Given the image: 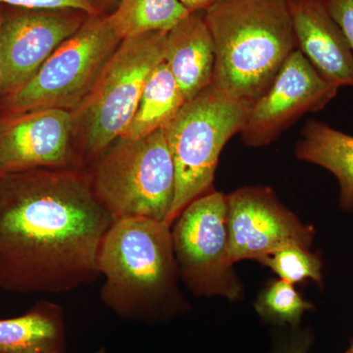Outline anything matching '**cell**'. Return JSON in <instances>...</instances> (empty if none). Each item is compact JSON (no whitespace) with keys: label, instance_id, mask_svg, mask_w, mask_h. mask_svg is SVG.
I'll list each match as a JSON object with an SVG mask.
<instances>
[{"label":"cell","instance_id":"cell-16","mask_svg":"<svg viewBox=\"0 0 353 353\" xmlns=\"http://www.w3.org/2000/svg\"><path fill=\"white\" fill-rule=\"evenodd\" d=\"M63 309L39 301L24 315L0 320V353H64Z\"/></svg>","mask_w":353,"mask_h":353},{"label":"cell","instance_id":"cell-7","mask_svg":"<svg viewBox=\"0 0 353 353\" xmlns=\"http://www.w3.org/2000/svg\"><path fill=\"white\" fill-rule=\"evenodd\" d=\"M123 39L108 16H88L24 87L0 97V117L44 109L73 112L90 94Z\"/></svg>","mask_w":353,"mask_h":353},{"label":"cell","instance_id":"cell-1","mask_svg":"<svg viewBox=\"0 0 353 353\" xmlns=\"http://www.w3.org/2000/svg\"><path fill=\"white\" fill-rule=\"evenodd\" d=\"M113 222L88 169L0 175V288L61 294L92 284Z\"/></svg>","mask_w":353,"mask_h":353},{"label":"cell","instance_id":"cell-2","mask_svg":"<svg viewBox=\"0 0 353 353\" xmlns=\"http://www.w3.org/2000/svg\"><path fill=\"white\" fill-rule=\"evenodd\" d=\"M97 267L104 277L102 303L122 319L159 321L189 308L178 288L180 273L167 223L114 221L102 240Z\"/></svg>","mask_w":353,"mask_h":353},{"label":"cell","instance_id":"cell-21","mask_svg":"<svg viewBox=\"0 0 353 353\" xmlns=\"http://www.w3.org/2000/svg\"><path fill=\"white\" fill-rule=\"evenodd\" d=\"M119 0H0V6L41 10H77L88 16L111 15Z\"/></svg>","mask_w":353,"mask_h":353},{"label":"cell","instance_id":"cell-27","mask_svg":"<svg viewBox=\"0 0 353 353\" xmlns=\"http://www.w3.org/2000/svg\"><path fill=\"white\" fill-rule=\"evenodd\" d=\"M94 353H108V350H105V348H101V350H97V352H95Z\"/></svg>","mask_w":353,"mask_h":353},{"label":"cell","instance_id":"cell-15","mask_svg":"<svg viewBox=\"0 0 353 353\" xmlns=\"http://www.w3.org/2000/svg\"><path fill=\"white\" fill-rule=\"evenodd\" d=\"M297 159L318 165L333 174L340 185V208L353 210V137L319 121L310 120L301 130L296 146Z\"/></svg>","mask_w":353,"mask_h":353},{"label":"cell","instance_id":"cell-18","mask_svg":"<svg viewBox=\"0 0 353 353\" xmlns=\"http://www.w3.org/2000/svg\"><path fill=\"white\" fill-rule=\"evenodd\" d=\"M189 11L179 0H119L108 21L123 39L150 32H168Z\"/></svg>","mask_w":353,"mask_h":353},{"label":"cell","instance_id":"cell-25","mask_svg":"<svg viewBox=\"0 0 353 353\" xmlns=\"http://www.w3.org/2000/svg\"><path fill=\"white\" fill-rule=\"evenodd\" d=\"M2 12H3V6H0V27H1ZM0 83H1V51H0Z\"/></svg>","mask_w":353,"mask_h":353},{"label":"cell","instance_id":"cell-5","mask_svg":"<svg viewBox=\"0 0 353 353\" xmlns=\"http://www.w3.org/2000/svg\"><path fill=\"white\" fill-rule=\"evenodd\" d=\"M87 169L95 196L113 221L146 218L168 224L176 173L163 129L116 139Z\"/></svg>","mask_w":353,"mask_h":353},{"label":"cell","instance_id":"cell-9","mask_svg":"<svg viewBox=\"0 0 353 353\" xmlns=\"http://www.w3.org/2000/svg\"><path fill=\"white\" fill-rule=\"evenodd\" d=\"M230 255L234 263L256 260L287 245L311 248L315 239L312 225L304 224L273 190L252 185L226 196Z\"/></svg>","mask_w":353,"mask_h":353},{"label":"cell","instance_id":"cell-24","mask_svg":"<svg viewBox=\"0 0 353 353\" xmlns=\"http://www.w3.org/2000/svg\"><path fill=\"white\" fill-rule=\"evenodd\" d=\"M179 1L190 13H192L205 12L222 0H179Z\"/></svg>","mask_w":353,"mask_h":353},{"label":"cell","instance_id":"cell-20","mask_svg":"<svg viewBox=\"0 0 353 353\" xmlns=\"http://www.w3.org/2000/svg\"><path fill=\"white\" fill-rule=\"evenodd\" d=\"M279 279L292 285L309 281L323 285V260L320 252L301 245H287L260 260Z\"/></svg>","mask_w":353,"mask_h":353},{"label":"cell","instance_id":"cell-17","mask_svg":"<svg viewBox=\"0 0 353 353\" xmlns=\"http://www.w3.org/2000/svg\"><path fill=\"white\" fill-rule=\"evenodd\" d=\"M185 102L170 69L162 60L148 77L131 124L121 138H141L162 129Z\"/></svg>","mask_w":353,"mask_h":353},{"label":"cell","instance_id":"cell-14","mask_svg":"<svg viewBox=\"0 0 353 353\" xmlns=\"http://www.w3.org/2000/svg\"><path fill=\"white\" fill-rule=\"evenodd\" d=\"M163 61L187 101L212 83L214 43L204 12L188 14L167 32Z\"/></svg>","mask_w":353,"mask_h":353},{"label":"cell","instance_id":"cell-11","mask_svg":"<svg viewBox=\"0 0 353 353\" xmlns=\"http://www.w3.org/2000/svg\"><path fill=\"white\" fill-rule=\"evenodd\" d=\"M338 90L301 51L294 50L270 88L250 106L240 132L243 143L250 148L270 145L304 114L326 108Z\"/></svg>","mask_w":353,"mask_h":353},{"label":"cell","instance_id":"cell-6","mask_svg":"<svg viewBox=\"0 0 353 353\" xmlns=\"http://www.w3.org/2000/svg\"><path fill=\"white\" fill-rule=\"evenodd\" d=\"M250 106L211 83L162 128L176 173L170 226L190 203L212 192L221 152L243 130Z\"/></svg>","mask_w":353,"mask_h":353},{"label":"cell","instance_id":"cell-10","mask_svg":"<svg viewBox=\"0 0 353 353\" xmlns=\"http://www.w3.org/2000/svg\"><path fill=\"white\" fill-rule=\"evenodd\" d=\"M77 10H41L3 6L0 27V97L32 80L55 50L88 19Z\"/></svg>","mask_w":353,"mask_h":353},{"label":"cell","instance_id":"cell-23","mask_svg":"<svg viewBox=\"0 0 353 353\" xmlns=\"http://www.w3.org/2000/svg\"><path fill=\"white\" fill-rule=\"evenodd\" d=\"M329 12L343 30L353 52V0H326Z\"/></svg>","mask_w":353,"mask_h":353},{"label":"cell","instance_id":"cell-19","mask_svg":"<svg viewBox=\"0 0 353 353\" xmlns=\"http://www.w3.org/2000/svg\"><path fill=\"white\" fill-rule=\"evenodd\" d=\"M254 308L265 323L276 329L296 328L301 326L304 313L313 310L314 305L304 299L294 285L278 278L266 282Z\"/></svg>","mask_w":353,"mask_h":353},{"label":"cell","instance_id":"cell-3","mask_svg":"<svg viewBox=\"0 0 353 353\" xmlns=\"http://www.w3.org/2000/svg\"><path fill=\"white\" fill-rule=\"evenodd\" d=\"M212 37V85L253 103L296 48L288 0H222L204 12Z\"/></svg>","mask_w":353,"mask_h":353},{"label":"cell","instance_id":"cell-22","mask_svg":"<svg viewBox=\"0 0 353 353\" xmlns=\"http://www.w3.org/2000/svg\"><path fill=\"white\" fill-rule=\"evenodd\" d=\"M269 353H308L314 343L312 331L306 328L276 329Z\"/></svg>","mask_w":353,"mask_h":353},{"label":"cell","instance_id":"cell-4","mask_svg":"<svg viewBox=\"0 0 353 353\" xmlns=\"http://www.w3.org/2000/svg\"><path fill=\"white\" fill-rule=\"evenodd\" d=\"M167 32L123 39L90 94L72 112L76 145L85 168L127 132L148 77L163 60Z\"/></svg>","mask_w":353,"mask_h":353},{"label":"cell","instance_id":"cell-13","mask_svg":"<svg viewBox=\"0 0 353 353\" xmlns=\"http://www.w3.org/2000/svg\"><path fill=\"white\" fill-rule=\"evenodd\" d=\"M296 48L329 83L353 88V52L326 0H288Z\"/></svg>","mask_w":353,"mask_h":353},{"label":"cell","instance_id":"cell-8","mask_svg":"<svg viewBox=\"0 0 353 353\" xmlns=\"http://www.w3.org/2000/svg\"><path fill=\"white\" fill-rule=\"evenodd\" d=\"M180 278L197 296L243 297L230 255L226 196L212 192L190 203L171 226Z\"/></svg>","mask_w":353,"mask_h":353},{"label":"cell","instance_id":"cell-12","mask_svg":"<svg viewBox=\"0 0 353 353\" xmlns=\"http://www.w3.org/2000/svg\"><path fill=\"white\" fill-rule=\"evenodd\" d=\"M34 169H87L77 148L71 111L0 117V175Z\"/></svg>","mask_w":353,"mask_h":353},{"label":"cell","instance_id":"cell-26","mask_svg":"<svg viewBox=\"0 0 353 353\" xmlns=\"http://www.w3.org/2000/svg\"><path fill=\"white\" fill-rule=\"evenodd\" d=\"M343 353H353V341L352 345H350V347H348L347 350H345V352Z\"/></svg>","mask_w":353,"mask_h":353}]
</instances>
